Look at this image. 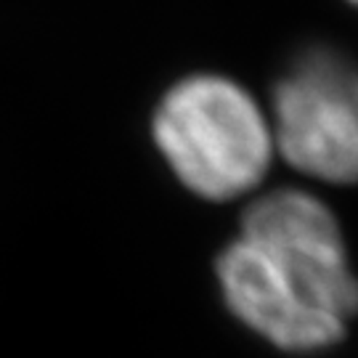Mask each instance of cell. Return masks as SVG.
Listing matches in <instances>:
<instances>
[{"label": "cell", "mask_w": 358, "mask_h": 358, "mask_svg": "<svg viewBox=\"0 0 358 358\" xmlns=\"http://www.w3.org/2000/svg\"><path fill=\"white\" fill-rule=\"evenodd\" d=\"M356 3H358V0H356Z\"/></svg>", "instance_id": "5b68a950"}, {"label": "cell", "mask_w": 358, "mask_h": 358, "mask_svg": "<svg viewBox=\"0 0 358 358\" xmlns=\"http://www.w3.org/2000/svg\"><path fill=\"white\" fill-rule=\"evenodd\" d=\"M220 287L239 319L284 350H324L345 334V321L308 303L255 247L236 239L217 260Z\"/></svg>", "instance_id": "277c9868"}, {"label": "cell", "mask_w": 358, "mask_h": 358, "mask_svg": "<svg viewBox=\"0 0 358 358\" xmlns=\"http://www.w3.org/2000/svg\"><path fill=\"white\" fill-rule=\"evenodd\" d=\"M154 141L194 194L234 199L255 189L273 152V130L236 83L199 75L178 83L154 115Z\"/></svg>", "instance_id": "6da1fadb"}, {"label": "cell", "mask_w": 358, "mask_h": 358, "mask_svg": "<svg viewBox=\"0 0 358 358\" xmlns=\"http://www.w3.org/2000/svg\"><path fill=\"white\" fill-rule=\"evenodd\" d=\"M273 143L300 173L358 180V66L329 48L303 53L273 93Z\"/></svg>", "instance_id": "7a4b0ae2"}, {"label": "cell", "mask_w": 358, "mask_h": 358, "mask_svg": "<svg viewBox=\"0 0 358 358\" xmlns=\"http://www.w3.org/2000/svg\"><path fill=\"white\" fill-rule=\"evenodd\" d=\"M250 242L308 303L348 321L358 313V279L350 271L334 215L306 192H273L244 213Z\"/></svg>", "instance_id": "3957f363"}]
</instances>
